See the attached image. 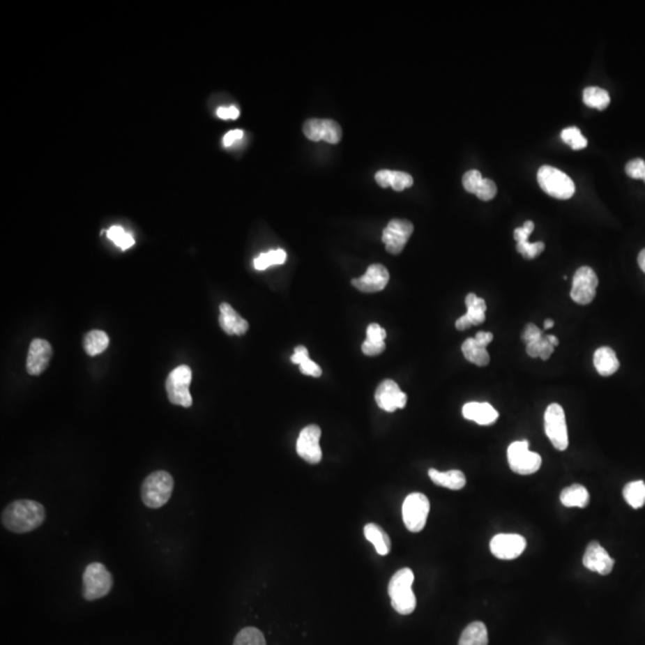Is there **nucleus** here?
I'll return each mask as SVG.
<instances>
[{
  "instance_id": "5fc2aeb1",
  "label": "nucleus",
  "mask_w": 645,
  "mask_h": 645,
  "mask_svg": "<svg viewBox=\"0 0 645 645\" xmlns=\"http://www.w3.org/2000/svg\"><path fill=\"white\" fill-rule=\"evenodd\" d=\"M554 321H552V319H546V321H544V328H545L546 330L554 328Z\"/></svg>"
},
{
  "instance_id": "a19ab883",
  "label": "nucleus",
  "mask_w": 645,
  "mask_h": 645,
  "mask_svg": "<svg viewBox=\"0 0 645 645\" xmlns=\"http://www.w3.org/2000/svg\"><path fill=\"white\" fill-rule=\"evenodd\" d=\"M625 171L628 176H630L631 179H644L645 175V160L642 158L632 159L630 160L626 167H625Z\"/></svg>"
},
{
  "instance_id": "79ce46f5",
  "label": "nucleus",
  "mask_w": 645,
  "mask_h": 645,
  "mask_svg": "<svg viewBox=\"0 0 645 645\" xmlns=\"http://www.w3.org/2000/svg\"><path fill=\"white\" fill-rule=\"evenodd\" d=\"M385 348H386L385 342H373L366 340L363 344V354L367 355V356L380 355L384 353Z\"/></svg>"
},
{
  "instance_id": "7c9ffc66",
  "label": "nucleus",
  "mask_w": 645,
  "mask_h": 645,
  "mask_svg": "<svg viewBox=\"0 0 645 645\" xmlns=\"http://www.w3.org/2000/svg\"><path fill=\"white\" fill-rule=\"evenodd\" d=\"M286 258H287V254L282 249L261 254L257 258H255V269L256 271H266V268H269L271 266L283 264V263L286 262Z\"/></svg>"
},
{
  "instance_id": "c756f323",
  "label": "nucleus",
  "mask_w": 645,
  "mask_h": 645,
  "mask_svg": "<svg viewBox=\"0 0 645 645\" xmlns=\"http://www.w3.org/2000/svg\"><path fill=\"white\" fill-rule=\"evenodd\" d=\"M583 102H584V105L591 107V108L604 110L609 105L611 97L604 89L589 86V88L584 89V91H583Z\"/></svg>"
},
{
  "instance_id": "412c9836",
  "label": "nucleus",
  "mask_w": 645,
  "mask_h": 645,
  "mask_svg": "<svg viewBox=\"0 0 645 645\" xmlns=\"http://www.w3.org/2000/svg\"><path fill=\"white\" fill-rule=\"evenodd\" d=\"M594 366L600 375L611 377L619 370L621 363L612 348L601 347L594 354Z\"/></svg>"
},
{
  "instance_id": "2f4dec72",
  "label": "nucleus",
  "mask_w": 645,
  "mask_h": 645,
  "mask_svg": "<svg viewBox=\"0 0 645 645\" xmlns=\"http://www.w3.org/2000/svg\"><path fill=\"white\" fill-rule=\"evenodd\" d=\"M526 351L531 358H540L541 360H549V356L554 354V347L549 343L545 335L539 340L529 342L526 344Z\"/></svg>"
},
{
  "instance_id": "4be33fe9",
  "label": "nucleus",
  "mask_w": 645,
  "mask_h": 645,
  "mask_svg": "<svg viewBox=\"0 0 645 645\" xmlns=\"http://www.w3.org/2000/svg\"><path fill=\"white\" fill-rule=\"evenodd\" d=\"M428 475L437 485L447 487L450 490H462V487L466 485V477L462 471L450 470L447 472H440L435 469H430Z\"/></svg>"
},
{
  "instance_id": "8fccbe9b",
  "label": "nucleus",
  "mask_w": 645,
  "mask_h": 645,
  "mask_svg": "<svg viewBox=\"0 0 645 645\" xmlns=\"http://www.w3.org/2000/svg\"><path fill=\"white\" fill-rule=\"evenodd\" d=\"M475 340L478 342L480 346L487 348V347L492 343V340H494V335H492V333H487V331H479V333H477V335H476Z\"/></svg>"
},
{
  "instance_id": "f03ea898",
  "label": "nucleus",
  "mask_w": 645,
  "mask_h": 645,
  "mask_svg": "<svg viewBox=\"0 0 645 645\" xmlns=\"http://www.w3.org/2000/svg\"><path fill=\"white\" fill-rule=\"evenodd\" d=\"M413 579L415 575L411 569L403 568L392 576L391 581L388 583L387 591L391 598L392 607L395 608V612L400 613L402 616L411 614L416 608V596L412 591Z\"/></svg>"
},
{
  "instance_id": "6ab92c4d",
  "label": "nucleus",
  "mask_w": 645,
  "mask_h": 645,
  "mask_svg": "<svg viewBox=\"0 0 645 645\" xmlns=\"http://www.w3.org/2000/svg\"><path fill=\"white\" fill-rule=\"evenodd\" d=\"M219 324H220L221 329L224 330L227 335L242 336V335H245L249 329V323L239 316L237 311L227 303H222L220 305Z\"/></svg>"
},
{
  "instance_id": "c85d7f7f",
  "label": "nucleus",
  "mask_w": 645,
  "mask_h": 645,
  "mask_svg": "<svg viewBox=\"0 0 645 645\" xmlns=\"http://www.w3.org/2000/svg\"><path fill=\"white\" fill-rule=\"evenodd\" d=\"M624 499L633 509H639L645 504V483L636 480L625 485L623 490Z\"/></svg>"
},
{
  "instance_id": "39448f33",
  "label": "nucleus",
  "mask_w": 645,
  "mask_h": 645,
  "mask_svg": "<svg viewBox=\"0 0 645 645\" xmlns=\"http://www.w3.org/2000/svg\"><path fill=\"white\" fill-rule=\"evenodd\" d=\"M538 183L547 195L559 200H568L575 194L574 181L557 167H541L538 171Z\"/></svg>"
},
{
  "instance_id": "a878e982",
  "label": "nucleus",
  "mask_w": 645,
  "mask_h": 645,
  "mask_svg": "<svg viewBox=\"0 0 645 645\" xmlns=\"http://www.w3.org/2000/svg\"><path fill=\"white\" fill-rule=\"evenodd\" d=\"M489 636H487V626L482 621L471 623L466 629L464 630L459 639V645H487Z\"/></svg>"
},
{
  "instance_id": "58836bf2",
  "label": "nucleus",
  "mask_w": 645,
  "mask_h": 645,
  "mask_svg": "<svg viewBox=\"0 0 645 645\" xmlns=\"http://www.w3.org/2000/svg\"><path fill=\"white\" fill-rule=\"evenodd\" d=\"M304 134L311 142H321V119H310L305 122Z\"/></svg>"
},
{
  "instance_id": "c9c22d12",
  "label": "nucleus",
  "mask_w": 645,
  "mask_h": 645,
  "mask_svg": "<svg viewBox=\"0 0 645 645\" xmlns=\"http://www.w3.org/2000/svg\"><path fill=\"white\" fill-rule=\"evenodd\" d=\"M342 139L341 126L337 122L324 119L321 120V140L329 144H338Z\"/></svg>"
},
{
  "instance_id": "72a5a7b5",
  "label": "nucleus",
  "mask_w": 645,
  "mask_h": 645,
  "mask_svg": "<svg viewBox=\"0 0 645 645\" xmlns=\"http://www.w3.org/2000/svg\"><path fill=\"white\" fill-rule=\"evenodd\" d=\"M563 142L566 145L570 146L572 150H582L588 145V140L583 137L581 130L577 127H569V128L563 129L561 133Z\"/></svg>"
},
{
  "instance_id": "09e8293b",
  "label": "nucleus",
  "mask_w": 645,
  "mask_h": 645,
  "mask_svg": "<svg viewBox=\"0 0 645 645\" xmlns=\"http://www.w3.org/2000/svg\"><path fill=\"white\" fill-rule=\"evenodd\" d=\"M243 137H244V132H243L242 129L231 130L224 137V146L229 147V146L234 145V142H239L241 139H243Z\"/></svg>"
},
{
  "instance_id": "7ed1b4c3",
  "label": "nucleus",
  "mask_w": 645,
  "mask_h": 645,
  "mask_svg": "<svg viewBox=\"0 0 645 645\" xmlns=\"http://www.w3.org/2000/svg\"><path fill=\"white\" fill-rule=\"evenodd\" d=\"M174 478L167 471L152 472L142 482V502L149 508H160L170 500L174 492Z\"/></svg>"
},
{
  "instance_id": "4468645a",
  "label": "nucleus",
  "mask_w": 645,
  "mask_h": 645,
  "mask_svg": "<svg viewBox=\"0 0 645 645\" xmlns=\"http://www.w3.org/2000/svg\"><path fill=\"white\" fill-rule=\"evenodd\" d=\"M375 402L380 409L387 412H393L397 409H403L408 402V395L400 390L398 384L393 380H384L375 391Z\"/></svg>"
},
{
  "instance_id": "473e14b6",
  "label": "nucleus",
  "mask_w": 645,
  "mask_h": 645,
  "mask_svg": "<svg viewBox=\"0 0 645 645\" xmlns=\"http://www.w3.org/2000/svg\"><path fill=\"white\" fill-rule=\"evenodd\" d=\"M234 645H266L263 633L256 628H245L241 630L236 638Z\"/></svg>"
},
{
  "instance_id": "ea45409f",
  "label": "nucleus",
  "mask_w": 645,
  "mask_h": 645,
  "mask_svg": "<svg viewBox=\"0 0 645 645\" xmlns=\"http://www.w3.org/2000/svg\"><path fill=\"white\" fill-rule=\"evenodd\" d=\"M497 194V187L492 179H483L482 183L479 185L478 190L476 195L478 199L483 201H490L495 197Z\"/></svg>"
},
{
  "instance_id": "dca6fc26",
  "label": "nucleus",
  "mask_w": 645,
  "mask_h": 645,
  "mask_svg": "<svg viewBox=\"0 0 645 645\" xmlns=\"http://www.w3.org/2000/svg\"><path fill=\"white\" fill-rule=\"evenodd\" d=\"M390 281V274L383 264H372L361 278L354 279L351 284L363 293L383 291Z\"/></svg>"
},
{
  "instance_id": "f704fd0d",
  "label": "nucleus",
  "mask_w": 645,
  "mask_h": 645,
  "mask_svg": "<svg viewBox=\"0 0 645 645\" xmlns=\"http://www.w3.org/2000/svg\"><path fill=\"white\" fill-rule=\"evenodd\" d=\"M107 236L112 242L115 243V245L119 246L121 250H127L129 248L134 245V239L130 234H127L121 226H112L107 231Z\"/></svg>"
},
{
  "instance_id": "6e6552de",
  "label": "nucleus",
  "mask_w": 645,
  "mask_h": 645,
  "mask_svg": "<svg viewBox=\"0 0 645 645\" xmlns=\"http://www.w3.org/2000/svg\"><path fill=\"white\" fill-rule=\"evenodd\" d=\"M430 503L427 496L420 492H413L407 496L402 509L405 527L412 533L420 532L427 524Z\"/></svg>"
},
{
  "instance_id": "4c0bfd02",
  "label": "nucleus",
  "mask_w": 645,
  "mask_h": 645,
  "mask_svg": "<svg viewBox=\"0 0 645 645\" xmlns=\"http://www.w3.org/2000/svg\"><path fill=\"white\" fill-rule=\"evenodd\" d=\"M483 181V176L478 170L467 171L466 174L462 177V185L465 188L466 192L471 194H476L478 190L479 185Z\"/></svg>"
},
{
  "instance_id": "e433bc0d",
  "label": "nucleus",
  "mask_w": 645,
  "mask_h": 645,
  "mask_svg": "<svg viewBox=\"0 0 645 645\" xmlns=\"http://www.w3.org/2000/svg\"><path fill=\"white\" fill-rule=\"evenodd\" d=\"M413 184V179L403 171H391L388 174V187H391L395 192H402L408 189Z\"/></svg>"
},
{
  "instance_id": "0eeeda50",
  "label": "nucleus",
  "mask_w": 645,
  "mask_h": 645,
  "mask_svg": "<svg viewBox=\"0 0 645 645\" xmlns=\"http://www.w3.org/2000/svg\"><path fill=\"white\" fill-rule=\"evenodd\" d=\"M508 464L513 472L517 475L529 476L536 473L541 466V457L529 450L527 440L510 443L507 450Z\"/></svg>"
},
{
  "instance_id": "f3484780",
  "label": "nucleus",
  "mask_w": 645,
  "mask_h": 645,
  "mask_svg": "<svg viewBox=\"0 0 645 645\" xmlns=\"http://www.w3.org/2000/svg\"><path fill=\"white\" fill-rule=\"evenodd\" d=\"M583 566L588 570L595 571L600 575H608L612 572L614 559L598 541H591L583 556Z\"/></svg>"
},
{
  "instance_id": "393cba45",
  "label": "nucleus",
  "mask_w": 645,
  "mask_h": 645,
  "mask_svg": "<svg viewBox=\"0 0 645 645\" xmlns=\"http://www.w3.org/2000/svg\"><path fill=\"white\" fill-rule=\"evenodd\" d=\"M462 351L467 361L476 366H487L490 363V355L487 353V348L480 346L475 338H467L466 341L462 343Z\"/></svg>"
},
{
  "instance_id": "3c124183",
  "label": "nucleus",
  "mask_w": 645,
  "mask_h": 645,
  "mask_svg": "<svg viewBox=\"0 0 645 645\" xmlns=\"http://www.w3.org/2000/svg\"><path fill=\"white\" fill-rule=\"evenodd\" d=\"M471 326H473V324H472V321H471L467 314H464V316L459 318L458 321H455V328H457L459 331L470 329Z\"/></svg>"
},
{
  "instance_id": "cd10ccee",
  "label": "nucleus",
  "mask_w": 645,
  "mask_h": 645,
  "mask_svg": "<svg viewBox=\"0 0 645 645\" xmlns=\"http://www.w3.org/2000/svg\"><path fill=\"white\" fill-rule=\"evenodd\" d=\"M465 304L467 308V316L470 318L472 324L480 325L485 321V312H487V303L482 298L470 293L467 294L465 299Z\"/></svg>"
},
{
  "instance_id": "aec40b11",
  "label": "nucleus",
  "mask_w": 645,
  "mask_h": 645,
  "mask_svg": "<svg viewBox=\"0 0 645 645\" xmlns=\"http://www.w3.org/2000/svg\"><path fill=\"white\" fill-rule=\"evenodd\" d=\"M462 416L466 420H473L477 425H490L499 418V411L492 404L471 402L464 405Z\"/></svg>"
},
{
  "instance_id": "ddd939ff",
  "label": "nucleus",
  "mask_w": 645,
  "mask_h": 645,
  "mask_svg": "<svg viewBox=\"0 0 645 645\" xmlns=\"http://www.w3.org/2000/svg\"><path fill=\"white\" fill-rule=\"evenodd\" d=\"M527 546V541L520 534H497L490 541L492 554L499 559L510 561L522 554Z\"/></svg>"
},
{
  "instance_id": "603ef678",
  "label": "nucleus",
  "mask_w": 645,
  "mask_h": 645,
  "mask_svg": "<svg viewBox=\"0 0 645 645\" xmlns=\"http://www.w3.org/2000/svg\"><path fill=\"white\" fill-rule=\"evenodd\" d=\"M638 264L641 266L642 271L645 273V249L644 250H642L639 255H638Z\"/></svg>"
},
{
  "instance_id": "9b49d317",
  "label": "nucleus",
  "mask_w": 645,
  "mask_h": 645,
  "mask_svg": "<svg viewBox=\"0 0 645 645\" xmlns=\"http://www.w3.org/2000/svg\"><path fill=\"white\" fill-rule=\"evenodd\" d=\"M413 232L411 221L393 219L387 224L383 232V242L386 250L392 255H400L407 245Z\"/></svg>"
},
{
  "instance_id": "2eb2a0df",
  "label": "nucleus",
  "mask_w": 645,
  "mask_h": 645,
  "mask_svg": "<svg viewBox=\"0 0 645 645\" xmlns=\"http://www.w3.org/2000/svg\"><path fill=\"white\" fill-rule=\"evenodd\" d=\"M53 356V348L50 343L42 338H35L30 343L26 356V372L30 375H40L46 371Z\"/></svg>"
},
{
  "instance_id": "a18cd8bd",
  "label": "nucleus",
  "mask_w": 645,
  "mask_h": 645,
  "mask_svg": "<svg viewBox=\"0 0 645 645\" xmlns=\"http://www.w3.org/2000/svg\"><path fill=\"white\" fill-rule=\"evenodd\" d=\"M300 372L305 375H310V377H314V378H319L321 375V367L318 366L316 363H313L312 360H306L305 363L299 365Z\"/></svg>"
},
{
  "instance_id": "5701e85b",
  "label": "nucleus",
  "mask_w": 645,
  "mask_h": 645,
  "mask_svg": "<svg viewBox=\"0 0 645 645\" xmlns=\"http://www.w3.org/2000/svg\"><path fill=\"white\" fill-rule=\"evenodd\" d=\"M589 501H591L589 492L586 487L579 484H574V485L566 487L561 492V502L568 508H572V507L586 508L589 504Z\"/></svg>"
},
{
  "instance_id": "bb28decb",
  "label": "nucleus",
  "mask_w": 645,
  "mask_h": 645,
  "mask_svg": "<svg viewBox=\"0 0 645 645\" xmlns=\"http://www.w3.org/2000/svg\"><path fill=\"white\" fill-rule=\"evenodd\" d=\"M109 336L102 330L89 331L84 337V350L90 356H96L105 351L109 347Z\"/></svg>"
},
{
  "instance_id": "20e7f679",
  "label": "nucleus",
  "mask_w": 645,
  "mask_h": 645,
  "mask_svg": "<svg viewBox=\"0 0 645 645\" xmlns=\"http://www.w3.org/2000/svg\"><path fill=\"white\" fill-rule=\"evenodd\" d=\"M113 588V576L105 564L90 563L84 571L83 596L86 601L105 598Z\"/></svg>"
},
{
  "instance_id": "6e6d98bb",
  "label": "nucleus",
  "mask_w": 645,
  "mask_h": 645,
  "mask_svg": "<svg viewBox=\"0 0 645 645\" xmlns=\"http://www.w3.org/2000/svg\"><path fill=\"white\" fill-rule=\"evenodd\" d=\"M643 181H644V182H645V175H644V179H643Z\"/></svg>"
},
{
  "instance_id": "a211bd4d",
  "label": "nucleus",
  "mask_w": 645,
  "mask_h": 645,
  "mask_svg": "<svg viewBox=\"0 0 645 645\" xmlns=\"http://www.w3.org/2000/svg\"><path fill=\"white\" fill-rule=\"evenodd\" d=\"M534 231V222L529 220L524 225L514 231V239L516 243V250L526 259H534L545 249V244L542 242L529 243V238Z\"/></svg>"
},
{
  "instance_id": "de8ad7c7",
  "label": "nucleus",
  "mask_w": 645,
  "mask_h": 645,
  "mask_svg": "<svg viewBox=\"0 0 645 645\" xmlns=\"http://www.w3.org/2000/svg\"><path fill=\"white\" fill-rule=\"evenodd\" d=\"M308 358H308V348L304 346H299L296 347V349H294V355L291 356V360L293 363L301 365V363H305Z\"/></svg>"
},
{
  "instance_id": "f257e3e1",
  "label": "nucleus",
  "mask_w": 645,
  "mask_h": 645,
  "mask_svg": "<svg viewBox=\"0 0 645 645\" xmlns=\"http://www.w3.org/2000/svg\"><path fill=\"white\" fill-rule=\"evenodd\" d=\"M46 520V510L40 502L17 500L5 507L1 513V524L16 534L33 532Z\"/></svg>"
},
{
  "instance_id": "37998d69",
  "label": "nucleus",
  "mask_w": 645,
  "mask_h": 645,
  "mask_svg": "<svg viewBox=\"0 0 645 645\" xmlns=\"http://www.w3.org/2000/svg\"><path fill=\"white\" fill-rule=\"evenodd\" d=\"M544 333L541 331L537 325L533 324V323H529V324L526 325L524 331H522V335H521V338L524 343H529V342L536 341V340H539V338L542 337Z\"/></svg>"
},
{
  "instance_id": "1a4fd4ad",
  "label": "nucleus",
  "mask_w": 645,
  "mask_h": 645,
  "mask_svg": "<svg viewBox=\"0 0 645 645\" xmlns=\"http://www.w3.org/2000/svg\"><path fill=\"white\" fill-rule=\"evenodd\" d=\"M545 433L551 443L558 450H566L569 446L566 412L559 404H549L546 409Z\"/></svg>"
},
{
  "instance_id": "f8f14e48",
  "label": "nucleus",
  "mask_w": 645,
  "mask_h": 645,
  "mask_svg": "<svg viewBox=\"0 0 645 645\" xmlns=\"http://www.w3.org/2000/svg\"><path fill=\"white\" fill-rule=\"evenodd\" d=\"M321 430L318 425H311L305 427L300 432L298 441H296V453L300 458L310 464H318L323 458L321 453Z\"/></svg>"
},
{
  "instance_id": "864d4df0",
  "label": "nucleus",
  "mask_w": 645,
  "mask_h": 645,
  "mask_svg": "<svg viewBox=\"0 0 645 645\" xmlns=\"http://www.w3.org/2000/svg\"><path fill=\"white\" fill-rule=\"evenodd\" d=\"M546 338L549 340V343H551V344H552L554 347H557L558 344H559L558 338L556 337V336H554V335H546Z\"/></svg>"
},
{
  "instance_id": "423d86ee",
  "label": "nucleus",
  "mask_w": 645,
  "mask_h": 645,
  "mask_svg": "<svg viewBox=\"0 0 645 645\" xmlns=\"http://www.w3.org/2000/svg\"><path fill=\"white\" fill-rule=\"evenodd\" d=\"M192 383V370L190 367L182 365L176 367L167 375V398L171 404L190 408L192 404V397L189 392V386Z\"/></svg>"
},
{
  "instance_id": "49530a36",
  "label": "nucleus",
  "mask_w": 645,
  "mask_h": 645,
  "mask_svg": "<svg viewBox=\"0 0 645 645\" xmlns=\"http://www.w3.org/2000/svg\"><path fill=\"white\" fill-rule=\"evenodd\" d=\"M217 115L221 120H236L239 116V109L237 107L218 109Z\"/></svg>"
},
{
  "instance_id": "c03bdc74",
  "label": "nucleus",
  "mask_w": 645,
  "mask_h": 645,
  "mask_svg": "<svg viewBox=\"0 0 645 645\" xmlns=\"http://www.w3.org/2000/svg\"><path fill=\"white\" fill-rule=\"evenodd\" d=\"M385 338H386V331L379 324L373 323V324L368 325L366 340L373 342H385Z\"/></svg>"
},
{
  "instance_id": "9d476101",
  "label": "nucleus",
  "mask_w": 645,
  "mask_h": 645,
  "mask_svg": "<svg viewBox=\"0 0 645 645\" xmlns=\"http://www.w3.org/2000/svg\"><path fill=\"white\" fill-rule=\"evenodd\" d=\"M599 284V280L595 271L591 266H581L575 273L571 287L570 296L576 304H591L595 299L596 288Z\"/></svg>"
},
{
  "instance_id": "b1692460",
  "label": "nucleus",
  "mask_w": 645,
  "mask_h": 645,
  "mask_svg": "<svg viewBox=\"0 0 645 645\" xmlns=\"http://www.w3.org/2000/svg\"><path fill=\"white\" fill-rule=\"evenodd\" d=\"M363 533H365L367 540L371 541L380 556H386L390 554L391 539L380 526L375 524H367L363 529Z\"/></svg>"
}]
</instances>
